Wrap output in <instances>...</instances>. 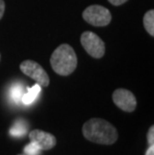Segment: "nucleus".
I'll use <instances>...</instances> for the list:
<instances>
[{
	"mask_svg": "<svg viewBox=\"0 0 154 155\" xmlns=\"http://www.w3.org/2000/svg\"><path fill=\"white\" fill-rule=\"evenodd\" d=\"M83 136L87 140L97 144L110 145L116 142L118 132L108 121L101 118H91L82 127Z\"/></svg>",
	"mask_w": 154,
	"mask_h": 155,
	"instance_id": "obj_1",
	"label": "nucleus"
},
{
	"mask_svg": "<svg viewBox=\"0 0 154 155\" xmlns=\"http://www.w3.org/2000/svg\"><path fill=\"white\" fill-rule=\"evenodd\" d=\"M50 65L55 73L67 76L77 67V56L69 44H61L55 49L50 57Z\"/></svg>",
	"mask_w": 154,
	"mask_h": 155,
	"instance_id": "obj_2",
	"label": "nucleus"
},
{
	"mask_svg": "<svg viewBox=\"0 0 154 155\" xmlns=\"http://www.w3.org/2000/svg\"><path fill=\"white\" fill-rule=\"evenodd\" d=\"M82 17L90 25L102 27L110 23L112 16L106 7L101 5H90L82 13Z\"/></svg>",
	"mask_w": 154,
	"mask_h": 155,
	"instance_id": "obj_3",
	"label": "nucleus"
},
{
	"mask_svg": "<svg viewBox=\"0 0 154 155\" xmlns=\"http://www.w3.org/2000/svg\"><path fill=\"white\" fill-rule=\"evenodd\" d=\"M80 42L85 51L94 58L103 57L105 53V44L97 34L92 31H85L81 34Z\"/></svg>",
	"mask_w": 154,
	"mask_h": 155,
	"instance_id": "obj_4",
	"label": "nucleus"
},
{
	"mask_svg": "<svg viewBox=\"0 0 154 155\" xmlns=\"http://www.w3.org/2000/svg\"><path fill=\"white\" fill-rule=\"evenodd\" d=\"M20 70L27 75L41 87H47L49 85V76L40 64L33 60H24L20 63Z\"/></svg>",
	"mask_w": 154,
	"mask_h": 155,
	"instance_id": "obj_5",
	"label": "nucleus"
},
{
	"mask_svg": "<svg viewBox=\"0 0 154 155\" xmlns=\"http://www.w3.org/2000/svg\"><path fill=\"white\" fill-rule=\"evenodd\" d=\"M113 102L118 108L125 112H132L135 110L137 102L134 94L124 88H118L112 94Z\"/></svg>",
	"mask_w": 154,
	"mask_h": 155,
	"instance_id": "obj_6",
	"label": "nucleus"
},
{
	"mask_svg": "<svg viewBox=\"0 0 154 155\" xmlns=\"http://www.w3.org/2000/svg\"><path fill=\"white\" fill-rule=\"evenodd\" d=\"M29 139L40 148L41 150L52 149L56 145V138L51 133L45 132V131L34 129L29 133Z\"/></svg>",
	"mask_w": 154,
	"mask_h": 155,
	"instance_id": "obj_7",
	"label": "nucleus"
},
{
	"mask_svg": "<svg viewBox=\"0 0 154 155\" xmlns=\"http://www.w3.org/2000/svg\"><path fill=\"white\" fill-rule=\"evenodd\" d=\"M40 91H41V86L39 84L36 83L31 88H29L26 93L23 94V96H22V99H21V102L23 104H25V105L32 104L36 100V98L38 97V95H39V93H40Z\"/></svg>",
	"mask_w": 154,
	"mask_h": 155,
	"instance_id": "obj_8",
	"label": "nucleus"
},
{
	"mask_svg": "<svg viewBox=\"0 0 154 155\" xmlns=\"http://www.w3.org/2000/svg\"><path fill=\"white\" fill-rule=\"evenodd\" d=\"M27 131V125L23 120H17L10 128V134L14 137L24 136Z\"/></svg>",
	"mask_w": 154,
	"mask_h": 155,
	"instance_id": "obj_9",
	"label": "nucleus"
},
{
	"mask_svg": "<svg viewBox=\"0 0 154 155\" xmlns=\"http://www.w3.org/2000/svg\"><path fill=\"white\" fill-rule=\"evenodd\" d=\"M143 25L148 34L154 36V10L147 11L143 17Z\"/></svg>",
	"mask_w": 154,
	"mask_h": 155,
	"instance_id": "obj_10",
	"label": "nucleus"
},
{
	"mask_svg": "<svg viewBox=\"0 0 154 155\" xmlns=\"http://www.w3.org/2000/svg\"><path fill=\"white\" fill-rule=\"evenodd\" d=\"M23 94H24V88L21 84H15L10 90V97L15 103L21 102Z\"/></svg>",
	"mask_w": 154,
	"mask_h": 155,
	"instance_id": "obj_11",
	"label": "nucleus"
},
{
	"mask_svg": "<svg viewBox=\"0 0 154 155\" xmlns=\"http://www.w3.org/2000/svg\"><path fill=\"white\" fill-rule=\"evenodd\" d=\"M24 153L25 155H40L41 149L37 145L30 141V143L27 144L24 147Z\"/></svg>",
	"mask_w": 154,
	"mask_h": 155,
	"instance_id": "obj_12",
	"label": "nucleus"
},
{
	"mask_svg": "<svg viewBox=\"0 0 154 155\" xmlns=\"http://www.w3.org/2000/svg\"><path fill=\"white\" fill-rule=\"evenodd\" d=\"M147 142H148L149 146L154 145V126L153 125L149 128L148 132H147Z\"/></svg>",
	"mask_w": 154,
	"mask_h": 155,
	"instance_id": "obj_13",
	"label": "nucleus"
},
{
	"mask_svg": "<svg viewBox=\"0 0 154 155\" xmlns=\"http://www.w3.org/2000/svg\"><path fill=\"white\" fill-rule=\"evenodd\" d=\"M108 1L114 6H120V5L124 4L125 2H127L128 0H108Z\"/></svg>",
	"mask_w": 154,
	"mask_h": 155,
	"instance_id": "obj_14",
	"label": "nucleus"
},
{
	"mask_svg": "<svg viewBox=\"0 0 154 155\" xmlns=\"http://www.w3.org/2000/svg\"><path fill=\"white\" fill-rule=\"evenodd\" d=\"M5 11V2L4 0H0V19L3 17Z\"/></svg>",
	"mask_w": 154,
	"mask_h": 155,
	"instance_id": "obj_15",
	"label": "nucleus"
},
{
	"mask_svg": "<svg viewBox=\"0 0 154 155\" xmlns=\"http://www.w3.org/2000/svg\"><path fill=\"white\" fill-rule=\"evenodd\" d=\"M145 155H154V145L148 147V149H147Z\"/></svg>",
	"mask_w": 154,
	"mask_h": 155,
	"instance_id": "obj_16",
	"label": "nucleus"
},
{
	"mask_svg": "<svg viewBox=\"0 0 154 155\" xmlns=\"http://www.w3.org/2000/svg\"><path fill=\"white\" fill-rule=\"evenodd\" d=\"M0 58H1V55H0Z\"/></svg>",
	"mask_w": 154,
	"mask_h": 155,
	"instance_id": "obj_17",
	"label": "nucleus"
}]
</instances>
